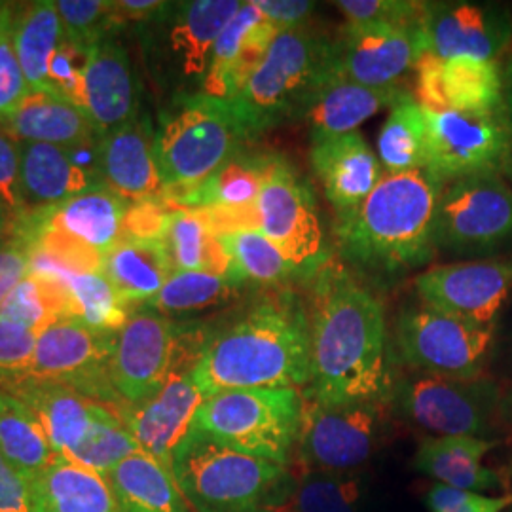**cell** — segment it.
<instances>
[{
  "instance_id": "obj_1",
  "label": "cell",
  "mask_w": 512,
  "mask_h": 512,
  "mask_svg": "<svg viewBox=\"0 0 512 512\" xmlns=\"http://www.w3.org/2000/svg\"><path fill=\"white\" fill-rule=\"evenodd\" d=\"M311 378L302 391L319 403L389 401L391 366L384 302L342 260L311 275Z\"/></svg>"
},
{
  "instance_id": "obj_2",
  "label": "cell",
  "mask_w": 512,
  "mask_h": 512,
  "mask_svg": "<svg viewBox=\"0 0 512 512\" xmlns=\"http://www.w3.org/2000/svg\"><path fill=\"white\" fill-rule=\"evenodd\" d=\"M192 376L205 399L236 389H298L311 378L308 302L293 287L266 289L205 338Z\"/></svg>"
},
{
  "instance_id": "obj_3",
  "label": "cell",
  "mask_w": 512,
  "mask_h": 512,
  "mask_svg": "<svg viewBox=\"0 0 512 512\" xmlns=\"http://www.w3.org/2000/svg\"><path fill=\"white\" fill-rule=\"evenodd\" d=\"M444 184L427 169L385 173L359 207L336 222L342 262L357 274L391 277L435 256V213Z\"/></svg>"
},
{
  "instance_id": "obj_4",
  "label": "cell",
  "mask_w": 512,
  "mask_h": 512,
  "mask_svg": "<svg viewBox=\"0 0 512 512\" xmlns=\"http://www.w3.org/2000/svg\"><path fill=\"white\" fill-rule=\"evenodd\" d=\"M334 74V38L310 23L274 38L238 95L228 101L247 139L304 118Z\"/></svg>"
},
{
  "instance_id": "obj_5",
  "label": "cell",
  "mask_w": 512,
  "mask_h": 512,
  "mask_svg": "<svg viewBox=\"0 0 512 512\" xmlns=\"http://www.w3.org/2000/svg\"><path fill=\"white\" fill-rule=\"evenodd\" d=\"M171 475L192 512H277L296 490L287 467L239 454L196 429L175 452Z\"/></svg>"
},
{
  "instance_id": "obj_6",
  "label": "cell",
  "mask_w": 512,
  "mask_h": 512,
  "mask_svg": "<svg viewBox=\"0 0 512 512\" xmlns=\"http://www.w3.org/2000/svg\"><path fill=\"white\" fill-rule=\"evenodd\" d=\"M249 141L228 101L202 92L173 95L160 112L156 160L165 192L207 181Z\"/></svg>"
},
{
  "instance_id": "obj_7",
  "label": "cell",
  "mask_w": 512,
  "mask_h": 512,
  "mask_svg": "<svg viewBox=\"0 0 512 512\" xmlns=\"http://www.w3.org/2000/svg\"><path fill=\"white\" fill-rule=\"evenodd\" d=\"M302 420L298 389H236L203 401L194 429L251 458L289 467Z\"/></svg>"
},
{
  "instance_id": "obj_8",
  "label": "cell",
  "mask_w": 512,
  "mask_h": 512,
  "mask_svg": "<svg viewBox=\"0 0 512 512\" xmlns=\"http://www.w3.org/2000/svg\"><path fill=\"white\" fill-rule=\"evenodd\" d=\"M205 338H188L183 329L158 311L129 313L116 332L110 359V382L126 406L145 403L165 382L183 370H194Z\"/></svg>"
},
{
  "instance_id": "obj_9",
  "label": "cell",
  "mask_w": 512,
  "mask_h": 512,
  "mask_svg": "<svg viewBox=\"0 0 512 512\" xmlns=\"http://www.w3.org/2000/svg\"><path fill=\"white\" fill-rule=\"evenodd\" d=\"M495 323H476L444 311L408 304L395 321V346L408 370L458 380L482 378L494 344Z\"/></svg>"
},
{
  "instance_id": "obj_10",
  "label": "cell",
  "mask_w": 512,
  "mask_h": 512,
  "mask_svg": "<svg viewBox=\"0 0 512 512\" xmlns=\"http://www.w3.org/2000/svg\"><path fill=\"white\" fill-rule=\"evenodd\" d=\"M389 401L329 404L302 395L294 463L306 471H355L382 446L391 420Z\"/></svg>"
},
{
  "instance_id": "obj_11",
  "label": "cell",
  "mask_w": 512,
  "mask_h": 512,
  "mask_svg": "<svg viewBox=\"0 0 512 512\" xmlns=\"http://www.w3.org/2000/svg\"><path fill=\"white\" fill-rule=\"evenodd\" d=\"M435 247L456 256L494 255L512 245V186L499 173L444 184L435 213Z\"/></svg>"
},
{
  "instance_id": "obj_12",
  "label": "cell",
  "mask_w": 512,
  "mask_h": 512,
  "mask_svg": "<svg viewBox=\"0 0 512 512\" xmlns=\"http://www.w3.org/2000/svg\"><path fill=\"white\" fill-rule=\"evenodd\" d=\"M391 410L429 437H478L492 427L497 387L490 380H458L408 372L395 380Z\"/></svg>"
},
{
  "instance_id": "obj_13",
  "label": "cell",
  "mask_w": 512,
  "mask_h": 512,
  "mask_svg": "<svg viewBox=\"0 0 512 512\" xmlns=\"http://www.w3.org/2000/svg\"><path fill=\"white\" fill-rule=\"evenodd\" d=\"M425 122V169L440 183H454L463 177L482 173H503L512 148V109L509 103L492 112L425 110Z\"/></svg>"
},
{
  "instance_id": "obj_14",
  "label": "cell",
  "mask_w": 512,
  "mask_h": 512,
  "mask_svg": "<svg viewBox=\"0 0 512 512\" xmlns=\"http://www.w3.org/2000/svg\"><path fill=\"white\" fill-rule=\"evenodd\" d=\"M114 340L116 334L90 329L76 319H59L38 332L35 353L23 378L71 387L120 416L128 406L110 382Z\"/></svg>"
},
{
  "instance_id": "obj_15",
  "label": "cell",
  "mask_w": 512,
  "mask_h": 512,
  "mask_svg": "<svg viewBox=\"0 0 512 512\" xmlns=\"http://www.w3.org/2000/svg\"><path fill=\"white\" fill-rule=\"evenodd\" d=\"M258 230L289 256L308 281L330 253L311 186L287 158H275L256 200Z\"/></svg>"
},
{
  "instance_id": "obj_16",
  "label": "cell",
  "mask_w": 512,
  "mask_h": 512,
  "mask_svg": "<svg viewBox=\"0 0 512 512\" xmlns=\"http://www.w3.org/2000/svg\"><path fill=\"white\" fill-rule=\"evenodd\" d=\"M241 4L239 0L169 2L164 14L150 21L158 25L160 73L177 86L175 95L194 93L190 86H198L202 92L215 42Z\"/></svg>"
},
{
  "instance_id": "obj_17",
  "label": "cell",
  "mask_w": 512,
  "mask_h": 512,
  "mask_svg": "<svg viewBox=\"0 0 512 512\" xmlns=\"http://www.w3.org/2000/svg\"><path fill=\"white\" fill-rule=\"evenodd\" d=\"M421 29L348 23L334 37V74L370 88L401 86L423 54Z\"/></svg>"
},
{
  "instance_id": "obj_18",
  "label": "cell",
  "mask_w": 512,
  "mask_h": 512,
  "mask_svg": "<svg viewBox=\"0 0 512 512\" xmlns=\"http://www.w3.org/2000/svg\"><path fill=\"white\" fill-rule=\"evenodd\" d=\"M414 291L429 308L494 325L512 293V260L482 258L435 266L414 279Z\"/></svg>"
},
{
  "instance_id": "obj_19",
  "label": "cell",
  "mask_w": 512,
  "mask_h": 512,
  "mask_svg": "<svg viewBox=\"0 0 512 512\" xmlns=\"http://www.w3.org/2000/svg\"><path fill=\"white\" fill-rule=\"evenodd\" d=\"M420 29L423 50L440 59H497L511 44L512 14L495 2H427Z\"/></svg>"
},
{
  "instance_id": "obj_20",
  "label": "cell",
  "mask_w": 512,
  "mask_h": 512,
  "mask_svg": "<svg viewBox=\"0 0 512 512\" xmlns=\"http://www.w3.org/2000/svg\"><path fill=\"white\" fill-rule=\"evenodd\" d=\"M203 401L205 395L196 384L192 370H183L175 372L145 403L128 406L120 418L137 440L141 452L171 473L173 456L192 433Z\"/></svg>"
},
{
  "instance_id": "obj_21",
  "label": "cell",
  "mask_w": 512,
  "mask_h": 512,
  "mask_svg": "<svg viewBox=\"0 0 512 512\" xmlns=\"http://www.w3.org/2000/svg\"><path fill=\"white\" fill-rule=\"evenodd\" d=\"M154 139L156 129L145 114L99 137L103 186L129 205L164 196Z\"/></svg>"
},
{
  "instance_id": "obj_22",
  "label": "cell",
  "mask_w": 512,
  "mask_h": 512,
  "mask_svg": "<svg viewBox=\"0 0 512 512\" xmlns=\"http://www.w3.org/2000/svg\"><path fill=\"white\" fill-rule=\"evenodd\" d=\"M310 158L338 219L359 207L385 175L378 154L359 131L311 135Z\"/></svg>"
},
{
  "instance_id": "obj_23",
  "label": "cell",
  "mask_w": 512,
  "mask_h": 512,
  "mask_svg": "<svg viewBox=\"0 0 512 512\" xmlns=\"http://www.w3.org/2000/svg\"><path fill=\"white\" fill-rule=\"evenodd\" d=\"M279 33L253 0L243 2L215 42L202 93L232 101Z\"/></svg>"
},
{
  "instance_id": "obj_24",
  "label": "cell",
  "mask_w": 512,
  "mask_h": 512,
  "mask_svg": "<svg viewBox=\"0 0 512 512\" xmlns=\"http://www.w3.org/2000/svg\"><path fill=\"white\" fill-rule=\"evenodd\" d=\"M0 389L10 391L40 421L59 458H69L92 431L107 406L76 393L71 387L21 378Z\"/></svg>"
},
{
  "instance_id": "obj_25",
  "label": "cell",
  "mask_w": 512,
  "mask_h": 512,
  "mask_svg": "<svg viewBox=\"0 0 512 512\" xmlns=\"http://www.w3.org/2000/svg\"><path fill=\"white\" fill-rule=\"evenodd\" d=\"M137 84L128 52L116 40L93 46L84 82V112L101 137L137 116Z\"/></svg>"
},
{
  "instance_id": "obj_26",
  "label": "cell",
  "mask_w": 512,
  "mask_h": 512,
  "mask_svg": "<svg viewBox=\"0 0 512 512\" xmlns=\"http://www.w3.org/2000/svg\"><path fill=\"white\" fill-rule=\"evenodd\" d=\"M275 158L277 154H270V152L239 150L234 158L220 165L207 181L188 190L164 192L162 198L173 211L175 209H188V211L253 209L262 192V186L268 179V173L275 164Z\"/></svg>"
},
{
  "instance_id": "obj_27",
  "label": "cell",
  "mask_w": 512,
  "mask_h": 512,
  "mask_svg": "<svg viewBox=\"0 0 512 512\" xmlns=\"http://www.w3.org/2000/svg\"><path fill=\"white\" fill-rule=\"evenodd\" d=\"M21 196L27 215H37L103 186L74 164L69 148L46 143H19Z\"/></svg>"
},
{
  "instance_id": "obj_28",
  "label": "cell",
  "mask_w": 512,
  "mask_h": 512,
  "mask_svg": "<svg viewBox=\"0 0 512 512\" xmlns=\"http://www.w3.org/2000/svg\"><path fill=\"white\" fill-rule=\"evenodd\" d=\"M494 446L492 440L478 437H425L412 465L418 473L450 488L467 492L495 490L507 482L499 471L484 465L486 454Z\"/></svg>"
},
{
  "instance_id": "obj_29",
  "label": "cell",
  "mask_w": 512,
  "mask_h": 512,
  "mask_svg": "<svg viewBox=\"0 0 512 512\" xmlns=\"http://www.w3.org/2000/svg\"><path fill=\"white\" fill-rule=\"evenodd\" d=\"M128 207L129 203L110 192L107 186H97L37 215L50 228L82 241L105 258L124 238Z\"/></svg>"
},
{
  "instance_id": "obj_30",
  "label": "cell",
  "mask_w": 512,
  "mask_h": 512,
  "mask_svg": "<svg viewBox=\"0 0 512 512\" xmlns=\"http://www.w3.org/2000/svg\"><path fill=\"white\" fill-rule=\"evenodd\" d=\"M406 93L401 86L370 88L332 74L313 97L304 118L310 122L311 135L353 133Z\"/></svg>"
},
{
  "instance_id": "obj_31",
  "label": "cell",
  "mask_w": 512,
  "mask_h": 512,
  "mask_svg": "<svg viewBox=\"0 0 512 512\" xmlns=\"http://www.w3.org/2000/svg\"><path fill=\"white\" fill-rule=\"evenodd\" d=\"M19 143L74 147L95 137L88 114L46 90H31L19 109L0 126Z\"/></svg>"
},
{
  "instance_id": "obj_32",
  "label": "cell",
  "mask_w": 512,
  "mask_h": 512,
  "mask_svg": "<svg viewBox=\"0 0 512 512\" xmlns=\"http://www.w3.org/2000/svg\"><path fill=\"white\" fill-rule=\"evenodd\" d=\"M103 274L128 306H148L173 274V264L164 241L122 239L103 258Z\"/></svg>"
},
{
  "instance_id": "obj_33",
  "label": "cell",
  "mask_w": 512,
  "mask_h": 512,
  "mask_svg": "<svg viewBox=\"0 0 512 512\" xmlns=\"http://www.w3.org/2000/svg\"><path fill=\"white\" fill-rule=\"evenodd\" d=\"M118 512H190L173 475L137 452L105 476Z\"/></svg>"
},
{
  "instance_id": "obj_34",
  "label": "cell",
  "mask_w": 512,
  "mask_h": 512,
  "mask_svg": "<svg viewBox=\"0 0 512 512\" xmlns=\"http://www.w3.org/2000/svg\"><path fill=\"white\" fill-rule=\"evenodd\" d=\"M33 512H118L105 476L59 458L33 482Z\"/></svg>"
},
{
  "instance_id": "obj_35",
  "label": "cell",
  "mask_w": 512,
  "mask_h": 512,
  "mask_svg": "<svg viewBox=\"0 0 512 512\" xmlns=\"http://www.w3.org/2000/svg\"><path fill=\"white\" fill-rule=\"evenodd\" d=\"M442 112H492L509 103L505 73L497 59L459 55L442 61Z\"/></svg>"
},
{
  "instance_id": "obj_36",
  "label": "cell",
  "mask_w": 512,
  "mask_h": 512,
  "mask_svg": "<svg viewBox=\"0 0 512 512\" xmlns=\"http://www.w3.org/2000/svg\"><path fill=\"white\" fill-rule=\"evenodd\" d=\"M164 243L173 272H209L230 277L239 283L224 245L198 211H171Z\"/></svg>"
},
{
  "instance_id": "obj_37",
  "label": "cell",
  "mask_w": 512,
  "mask_h": 512,
  "mask_svg": "<svg viewBox=\"0 0 512 512\" xmlns=\"http://www.w3.org/2000/svg\"><path fill=\"white\" fill-rule=\"evenodd\" d=\"M0 454L31 482L59 459L37 416L6 389H0Z\"/></svg>"
},
{
  "instance_id": "obj_38",
  "label": "cell",
  "mask_w": 512,
  "mask_h": 512,
  "mask_svg": "<svg viewBox=\"0 0 512 512\" xmlns=\"http://www.w3.org/2000/svg\"><path fill=\"white\" fill-rule=\"evenodd\" d=\"M14 48L31 90H46L50 61L63 40V25L52 0L25 6L14 16Z\"/></svg>"
},
{
  "instance_id": "obj_39",
  "label": "cell",
  "mask_w": 512,
  "mask_h": 512,
  "mask_svg": "<svg viewBox=\"0 0 512 512\" xmlns=\"http://www.w3.org/2000/svg\"><path fill=\"white\" fill-rule=\"evenodd\" d=\"M219 239L243 285L251 283L260 289H279L289 287L293 279H304L289 256L260 230H238Z\"/></svg>"
},
{
  "instance_id": "obj_40",
  "label": "cell",
  "mask_w": 512,
  "mask_h": 512,
  "mask_svg": "<svg viewBox=\"0 0 512 512\" xmlns=\"http://www.w3.org/2000/svg\"><path fill=\"white\" fill-rule=\"evenodd\" d=\"M378 160L384 173H406L427 167L425 110L410 93L391 107L378 135Z\"/></svg>"
},
{
  "instance_id": "obj_41",
  "label": "cell",
  "mask_w": 512,
  "mask_h": 512,
  "mask_svg": "<svg viewBox=\"0 0 512 512\" xmlns=\"http://www.w3.org/2000/svg\"><path fill=\"white\" fill-rule=\"evenodd\" d=\"M239 283L224 275L209 272H173L162 291L148 304L150 310L165 317L186 315L217 308L236 298Z\"/></svg>"
},
{
  "instance_id": "obj_42",
  "label": "cell",
  "mask_w": 512,
  "mask_h": 512,
  "mask_svg": "<svg viewBox=\"0 0 512 512\" xmlns=\"http://www.w3.org/2000/svg\"><path fill=\"white\" fill-rule=\"evenodd\" d=\"M128 308L103 272L74 274L69 279V319L116 334L129 319Z\"/></svg>"
},
{
  "instance_id": "obj_43",
  "label": "cell",
  "mask_w": 512,
  "mask_h": 512,
  "mask_svg": "<svg viewBox=\"0 0 512 512\" xmlns=\"http://www.w3.org/2000/svg\"><path fill=\"white\" fill-rule=\"evenodd\" d=\"M365 495L361 475L355 471H306L294 490L298 512H359Z\"/></svg>"
},
{
  "instance_id": "obj_44",
  "label": "cell",
  "mask_w": 512,
  "mask_h": 512,
  "mask_svg": "<svg viewBox=\"0 0 512 512\" xmlns=\"http://www.w3.org/2000/svg\"><path fill=\"white\" fill-rule=\"evenodd\" d=\"M137 452H141V448L129 433L126 423L114 410L107 408L93 423L92 431L82 444L69 458L63 459L97 475L107 476L116 465Z\"/></svg>"
},
{
  "instance_id": "obj_45",
  "label": "cell",
  "mask_w": 512,
  "mask_h": 512,
  "mask_svg": "<svg viewBox=\"0 0 512 512\" xmlns=\"http://www.w3.org/2000/svg\"><path fill=\"white\" fill-rule=\"evenodd\" d=\"M93 46L63 37L50 61L46 92L54 93L84 110V82Z\"/></svg>"
},
{
  "instance_id": "obj_46",
  "label": "cell",
  "mask_w": 512,
  "mask_h": 512,
  "mask_svg": "<svg viewBox=\"0 0 512 512\" xmlns=\"http://www.w3.org/2000/svg\"><path fill=\"white\" fill-rule=\"evenodd\" d=\"M14 12L4 4L0 14V126L31 92L14 48Z\"/></svg>"
},
{
  "instance_id": "obj_47",
  "label": "cell",
  "mask_w": 512,
  "mask_h": 512,
  "mask_svg": "<svg viewBox=\"0 0 512 512\" xmlns=\"http://www.w3.org/2000/svg\"><path fill=\"white\" fill-rule=\"evenodd\" d=\"M63 35L76 42L93 46L101 42L107 31L116 27L112 2L105 0H57L55 2Z\"/></svg>"
},
{
  "instance_id": "obj_48",
  "label": "cell",
  "mask_w": 512,
  "mask_h": 512,
  "mask_svg": "<svg viewBox=\"0 0 512 512\" xmlns=\"http://www.w3.org/2000/svg\"><path fill=\"white\" fill-rule=\"evenodd\" d=\"M338 10L348 23H384L418 29L427 2L418 0H340Z\"/></svg>"
},
{
  "instance_id": "obj_49",
  "label": "cell",
  "mask_w": 512,
  "mask_h": 512,
  "mask_svg": "<svg viewBox=\"0 0 512 512\" xmlns=\"http://www.w3.org/2000/svg\"><path fill=\"white\" fill-rule=\"evenodd\" d=\"M38 332L0 317V387L12 384L29 370Z\"/></svg>"
},
{
  "instance_id": "obj_50",
  "label": "cell",
  "mask_w": 512,
  "mask_h": 512,
  "mask_svg": "<svg viewBox=\"0 0 512 512\" xmlns=\"http://www.w3.org/2000/svg\"><path fill=\"white\" fill-rule=\"evenodd\" d=\"M0 202L18 219L23 230L29 219L21 196V152L16 141L6 129L0 128Z\"/></svg>"
},
{
  "instance_id": "obj_51",
  "label": "cell",
  "mask_w": 512,
  "mask_h": 512,
  "mask_svg": "<svg viewBox=\"0 0 512 512\" xmlns=\"http://www.w3.org/2000/svg\"><path fill=\"white\" fill-rule=\"evenodd\" d=\"M431 512H503L512 507V494L484 495L435 484L427 494Z\"/></svg>"
},
{
  "instance_id": "obj_52",
  "label": "cell",
  "mask_w": 512,
  "mask_h": 512,
  "mask_svg": "<svg viewBox=\"0 0 512 512\" xmlns=\"http://www.w3.org/2000/svg\"><path fill=\"white\" fill-rule=\"evenodd\" d=\"M171 211L173 209L164 202V198L131 203L124 219V238L122 239L164 241Z\"/></svg>"
},
{
  "instance_id": "obj_53",
  "label": "cell",
  "mask_w": 512,
  "mask_h": 512,
  "mask_svg": "<svg viewBox=\"0 0 512 512\" xmlns=\"http://www.w3.org/2000/svg\"><path fill=\"white\" fill-rule=\"evenodd\" d=\"M31 274V239L19 234L0 247V308L19 283Z\"/></svg>"
},
{
  "instance_id": "obj_54",
  "label": "cell",
  "mask_w": 512,
  "mask_h": 512,
  "mask_svg": "<svg viewBox=\"0 0 512 512\" xmlns=\"http://www.w3.org/2000/svg\"><path fill=\"white\" fill-rule=\"evenodd\" d=\"M0 512H33L31 480L0 454Z\"/></svg>"
},
{
  "instance_id": "obj_55",
  "label": "cell",
  "mask_w": 512,
  "mask_h": 512,
  "mask_svg": "<svg viewBox=\"0 0 512 512\" xmlns=\"http://www.w3.org/2000/svg\"><path fill=\"white\" fill-rule=\"evenodd\" d=\"M253 4L281 33L306 25L317 6L308 0H253Z\"/></svg>"
},
{
  "instance_id": "obj_56",
  "label": "cell",
  "mask_w": 512,
  "mask_h": 512,
  "mask_svg": "<svg viewBox=\"0 0 512 512\" xmlns=\"http://www.w3.org/2000/svg\"><path fill=\"white\" fill-rule=\"evenodd\" d=\"M169 2L158 0H116L112 2V16L116 27L122 23H150L160 18Z\"/></svg>"
},
{
  "instance_id": "obj_57",
  "label": "cell",
  "mask_w": 512,
  "mask_h": 512,
  "mask_svg": "<svg viewBox=\"0 0 512 512\" xmlns=\"http://www.w3.org/2000/svg\"><path fill=\"white\" fill-rule=\"evenodd\" d=\"M21 234L18 219L8 211V207L0 202V247L10 243Z\"/></svg>"
},
{
  "instance_id": "obj_58",
  "label": "cell",
  "mask_w": 512,
  "mask_h": 512,
  "mask_svg": "<svg viewBox=\"0 0 512 512\" xmlns=\"http://www.w3.org/2000/svg\"><path fill=\"white\" fill-rule=\"evenodd\" d=\"M503 173L507 175V179H509V181L512 183V148L511 154H509V158H507V164H505V167H503Z\"/></svg>"
},
{
  "instance_id": "obj_59",
  "label": "cell",
  "mask_w": 512,
  "mask_h": 512,
  "mask_svg": "<svg viewBox=\"0 0 512 512\" xmlns=\"http://www.w3.org/2000/svg\"><path fill=\"white\" fill-rule=\"evenodd\" d=\"M277 512H298L296 511V509H294V505L293 507H291V505H287V507H283V509H279V511Z\"/></svg>"
},
{
  "instance_id": "obj_60",
  "label": "cell",
  "mask_w": 512,
  "mask_h": 512,
  "mask_svg": "<svg viewBox=\"0 0 512 512\" xmlns=\"http://www.w3.org/2000/svg\"><path fill=\"white\" fill-rule=\"evenodd\" d=\"M2 8H4V4H0V14H2Z\"/></svg>"
}]
</instances>
